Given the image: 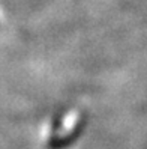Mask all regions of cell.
<instances>
[{"label": "cell", "mask_w": 147, "mask_h": 149, "mask_svg": "<svg viewBox=\"0 0 147 149\" xmlns=\"http://www.w3.org/2000/svg\"><path fill=\"white\" fill-rule=\"evenodd\" d=\"M78 122H80V113L78 111L74 110V111L69 113V115L65 118L63 125H62V128H60V131L57 133V137H56L57 142H63V140H66V137H69L74 133V130L77 128Z\"/></svg>", "instance_id": "obj_1"}]
</instances>
